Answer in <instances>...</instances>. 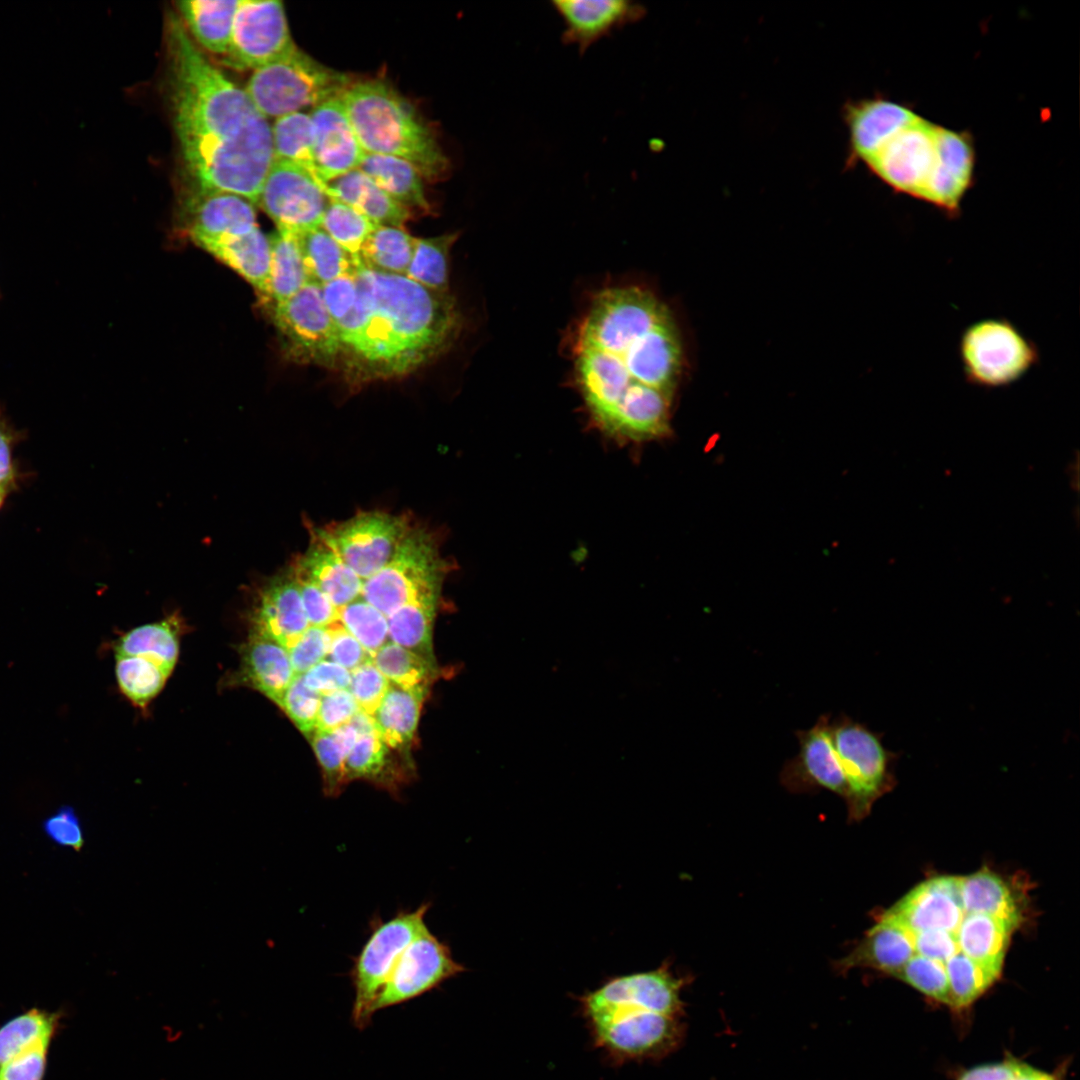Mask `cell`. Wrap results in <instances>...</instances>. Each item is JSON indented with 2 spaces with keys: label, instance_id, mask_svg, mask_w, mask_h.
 Listing matches in <instances>:
<instances>
[{
  "label": "cell",
  "instance_id": "6da1fadb",
  "mask_svg": "<svg viewBox=\"0 0 1080 1080\" xmlns=\"http://www.w3.org/2000/svg\"><path fill=\"white\" fill-rule=\"evenodd\" d=\"M575 382L608 438L640 444L671 431L682 347L674 319L650 291L610 287L592 299L573 345Z\"/></svg>",
  "mask_w": 1080,
  "mask_h": 1080
},
{
  "label": "cell",
  "instance_id": "7a4b0ae2",
  "mask_svg": "<svg viewBox=\"0 0 1080 1080\" xmlns=\"http://www.w3.org/2000/svg\"><path fill=\"white\" fill-rule=\"evenodd\" d=\"M166 43L172 122L186 172L197 191L233 193L258 204L274 161L271 126L173 13Z\"/></svg>",
  "mask_w": 1080,
  "mask_h": 1080
},
{
  "label": "cell",
  "instance_id": "3957f363",
  "mask_svg": "<svg viewBox=\"0 0 1080 1080\" xmlns=\"http://www.w3.org/2000/svg\"><path fill=\"white\" fill-rule=\"evenodd\" d=\"M355 280L356 301L336 324L338 365L353 380L406 375L438 355L456 335L458 314L446 293L363 266Z\"/></svg>",
  "mask_w": 1080,
  "mask_h": 1080
},
{
  "label": "cell",
  "instance_id": "277c9868",
  "mask_svg": "<svg viewBox=\"0 0 1080 1080\" xmlns=\"http://www.w3.org/2000/svg\"><path fill=\"white\" fill-rule=\"evenodd\" d=\"M690 982L665 961L654 970L609 978L577 996L594 1048L614 1066L658 1062L676 1052L686 1038L681 994Z\"/></svg>",
  "mask_w": 1080,
  "mask_h": 1080
},
{
  "label": "cell",
  "instance_id": "5b68a950",
  "mask_svg": "<svg viewBox=\"0 0 1080 1080\" xmlns=\"http://www.w3.org/2000/svg\"><path fill=\"white\" fill-rule=\"evenodd\" d=\"M340 98L365 153L402 158L430 181L446 174L448 160L435 136L392 87L379 80L351 82Z\"/></svg>",
  "mask_w": 1080,
  "mask_h": 1080
},
{
  "label": "cell",
  "instance_id": "8992f818",
  "mask_svg": "<svg viewBox=\"0 0 1080 1080\" xmlns=\"http://www.w3.org/2000/svg\"><path fill=\"white\" fill-rule=\"evenodd\" d=\"M351 84L297 47L251 74L245 92L266 118H279L339 97Z\"/></svg>",
  "mask_w": 1080,
  "mask_h": 1080
},
{
  "label": "cell",
  "instance_id": "52a82bcc",
  "mask_svg": "<svg viewBox=\"0 0 1080 1080\" xmlns=\"http://www.w3.org/2000/svg\"><path fill=\"white\" fill-rule=\"evenodd\" d=\"M958 354L966 381L986 389L1018 382L1040 361L1037 345L1003 317L970 323L960 335Z\"/></svg>",
  "mask_w": 1080,
  "mask_h": 1080
},
{
  "label": "cell",
  "instance_id": "ba28073f",
  "mask_svg": "<svg viewBox=\"0 0 1080 1080\" xmlns=\"http://www.w3.org/2000/svg\"><path fill=\"white\" fill-rule=\"evenodd\" d=\"M831 731L846 780L849 817L859 820L895 785L898 755L884 746L879 733L845 714L831 720Z\"/></svg>",
  "mask_w": 1080,
  "mask_h": 1080
},
{
  "label": "cell",
  "instance_id": "9c48e42d",
  "mask_svg": "<svg viewBox=\"0 0 1080 1080\" xmlns=\"http://www.w3.org/2000/svg\"><path fill=\"white\" fill-rule=\"evenodd\" d=\"M429 903L413 911H400L377 925L354 960L351 979L355 991L352 1019L359 1028L368 1025L372 1005L399 957L409 943L428 927L425 915Z\"/></svg>",
  "mask_w": 1080,
  "mask_h": 1080
},
{
  "label": "cell",
  "instance_id": "30bf717a",
  "mask_svg": "<svg viewBox=\"0 0 1080 1080\" xmlns=\"http://www.w3.org/2000/svg\"><path fill=\"white\" fill-rule=\"evenodd\" d=\"M273 308L275 324L294 357L324 367L338 365L339 332L324 304L320 285L308 282Z\"/></svg>",
  "mask_w": 1080,
  "mask_h": 1080
},
{
  "label": "cell",
  "instance_id": "8fae6325",
  "mask_svg": "<svg viewBox=\"0 0 1080 1080\" xmlns=\"http://www.w3.org/2000/svg\"><path fill=\"white\" fill-rule=\"evenodd\" d=\"M330 202L327 190L307 170L274 160L262 184L258 205L277 229L299 233L321 227Z\"/></svg>",
  "mask_w": 1080,
  "mask_h": 1080
},
{
  "label": "cell",
  "instance_id": "7c38bea8",
  "mask_svg": "<svg viewBox=\"0 0 1080 1080\" xmlns=\"http://www.w3.org/2000/svg\"><path fill=\"white\" fill-rule=\"evenodd\" d=\"M295 47L281 1L240 0L226 63L240 70H255Z\"/></svg>",
  "mask_w": 1080,
  "mask_h": 1080
},
{
  "label": "cell",
  "instance_id": "4fadbf2b",
  "mask_svg": "<svg viewBox=\"0 0 1080 1080\" xmlns=\"http://www.w3.org/2000/svg\"><path fill=\"white\" fill-rule=\"evenodd\" d=\"M937 127L919 116L864 165L894 192L920 200L936 161Z\"/></svg>",
  "mask_w": 1080,
  "mask_h": 1080
},
{
  "label": "cell",
  "instance_id": "5bb4252c",
  "mask_svg": "<svg viewBox=\"0 0 1080 1080\" xmlns=\"http://www.w3.org/2000/svg\"><path fill=\"white\" fill-rule=\"evenodd\" d=\"M464 970L452 957L449 946L427 928L399 957L372 1005V1014L418 997Z\"/></svg>",
  "mask_w": 1080,
  "mask_h": 1080
},
{
  "label": "cell",
  "instance_id": "9a60e30c",
  "mask_svg": "<svg viewBox=\"0 0 1080 1080\" xmlns=\"http://www.w3.org/2000/svg\"><path fill=\"white\" fill-rule=\"evenodd\" d=\"M798 753L785 761L781 784L792 793H811L824 789L846 796L845 776L834 747L830 714H822L813 726L795 731Z\"/></svg>",
  "mask_w": 1080,
  "mask_h": 1080
},
{
  "label": "cell",
  "instance_id": "2e32d148",
  "mask_svg": "<svg viewBox=\"0 0 1080 1080\" xmlns=\"http://www.w3.org/2000/svg\"><path fill=\"white\" fill-rule=\"evenodd\" d=\"M936 145V161L920 201L955 218L960 215L961 203L974 183V141L966 131L938 126Z\"/></svg>",
  "mask_w": 1080,
  "mask_h": 1080
},
{
  "label": "cell",
  "instance_id": "e0dca14e",
  "mask_svg": "<svg viewBox=\"0 0 1080 1080\" xmlns=\"http://www.w3.org/2000/svg\"><path fill=\"white\" fill-rule=\"evenodd\" d=\"M912 933L941 930L955 935L964 915L960 877L927 880L884 913Z\"/></svg>",
  "mask_w": 1080,
  "mask_h": 1080
},
{
  "label": "cell",
  "instance_id": "ac0fdd59",
  "mask_svg": "<svg viewBox=\"0 0 1080 1080\" xmlns=\"http://www.w3.org/2000/svg\"><path fill=\"white\" fill-rule=\"evenodd\" d=\"M314 128V160L321 182L359 168L365 155L339 97L331 98L313 108L310 114Z\"/></svg>",
  "mask_w": 1080,
  "mask_h": 1080
},
{
  "label": "cell",
  "instance_id": "d6986e66",
  "mask_svg": "<svg viewBox=\"0 0 1080 1080\" xmlns=\"http://www.w3.org/2000/svg\"><path fill=\"white\" fill-rule=\"evenodd\" d=\"M919 116L910 106L881 96L847 103L843 117L848 128L849 163L865 164Z\"/></svg>",
  "mask_w": 1080,
  "mask_h": 1080
},
{
  "label": "cell",
  "instance_id": "ffe728a7",
  "mask_svg": "<svg viewBox=\"0 0 1080 1080\" xmlns=\"http://www.w3.org/2000/svg\"><path fill=\"white\" fill-rule=\"evenodd\" d=\"M551 5L564 23L562 42L577 45L580 54L646 15L643 5L628 0H555Z\"/></svg>",
  "mask_w": 1080,
  "mask_h": 1080
},
{
  "label": "cell",
  "instance_id": "44dd1931",
  "mask_svg": "<svg viewBox=\"0 0 1080 1080\" xmlns=\"http://www.w3.org/2000/svg\"><path fill=\"white\" fill-rule=\"evenodd\" d=\"M253 620L255 633L287 650L309 627L297 584L287 566L260 588Z\"/></svg>",
  "mask_w": 1080,
  "mask_h": 1080
},
{
  "label": "cell",
  "instance_id": "7402d4cb",
  "mask_svg": "<svg viewBox=\"0 0 1080 1080\" xmlns=\"http://www.w3.org/2000/svg\"><path fill=\"white\" fill-rule=\"evenodd\" d=\"M189 204V234L201 248L243 235L257 225L254 204L239 195L197 191Z\"/></svg>",
  "mask_w": 1080,
  "mask_h": 1080
},
{
  "label": "cell",
  "instance_id": "603a6c76",
  "mask_svg": "<svg viewBox=\"0 0 1080 1080\" xmlns=\"http://www.w3.org/2000/svg\"><path fill=\"white\" fill-rule=\"evenodd\" d=\"M914 954L912 932L883 914L849 954L834 962L833 968L839 974L853 968H871L894 976Z\"/></svg>",
  "mask_w": 1080,
  "mask_h": 1080
},
{
  "label": "cell",
  "instance_id": "cb8c5ba5",
  "mask_svg": "<svg viewBox=\"0 0 1080 1080\" xmlns=\"http://www.w3.org/2000/svg\"><path fill=\"white\" fill-rule=\"evenodd\" d=\"M328 198L352 206L376 225L403 227L409 209L399 204L359 168L328 183Z\"/></svg>",
  "mask_w": 1080,
  "mask_h": 1080
},
{
  "label": "cell",
  "instance_id": "d4e9b609",
  "mask_svg": "<svg viewBox=\"0 0 1080 1080\" xmlns=\"http://www.w3.org/2000/svg\"><path fill=\"white\" fill-rule=\"evenodd\" d=\"M242 674L249 684L279 706L296 676L288 650L257 633L250 637L243 649Z\"/></svg>",
  "mask_w": 1080,
  "mask_h": 1080
},
{
  "label": "cell",
  "instance_id": "484cf974",
  "mask_svg": "<svg viewBox=\"0 0 1080 1080\" xmlns=\"http://www.w3.org/2000/svg\"><path fill=\"white\" fill-rule=\"evenodd\" d=\"M203 249L241 275L269 301L270 240L259 226Z\"/></svg>",
  "mask_w": 1080,
  "mask_h": 1080
},
{
  "label": "cell",
  "instance_id": "4316f807",
  "mask_svg": "<svg viewBox=\"0 0 1080 1080\" xmlns=\"http://www.w3.org/2000/svg\"><path fill=\"white\" fill-rule=\"evenodd\" d=\"M1015 928L1016 925L997 917L965 913L955 933L958 950L999 976Z\"/></svg>",
  "mask_w": 1080,
  "mask_h": 1080
},
{
  "label": "cell",
  "instance_id": "83f0119b",
  "mask_svg": "<svg viewBox=\"0 0 1080 1080\" xmlns=\"http://www.w3.org/2000/svg\"><path fill=\"white\" fill-rule=\"evenodd\" d=\"M240 0H181L176 7L187 33L206 50L225 55Z\"/></svg>",
  "mask_w": 1080,
  "mask_h": 1080
},
{
  "label": "cell",
  "instance_id": "f1b7e54d",
  "mask_svg": "<svg viewBox=\"0 0 1080 1080\" xmlns=\"http://www.w3.org/2000/svg\"><path fill=\"white\" fill-rule=\"evenodd\" d=\"M427 686L403 688L390 683L372 715L376 730L391 749L406 748L416 731Z\"/></svg>",
  "mask_w": 1080,
  "mask_h": 1080
},
{
  "label": "cell",
  "instance_id": "f546056e",
  "mask_svg": "<svg viewBox=\"0 0 1080 1080\" xmlns=\"http://www.w3.org/2000/svg\"><path fill=\"white\" fill-rule=\"evenodd\" d=\"M963 909L966 914H985L1006 920L1018 927L1022 905L1008 883L990 870L960 877Z\"/></svg>",
  "mask_w": 1080,
  "mask_h": 1080
},
{
  "label": "cell",
  "instance_id": "4dcf8cb0",
  "mask_svg": "<svg viewBox=\"0 0 1080 1080\" xmlns=\"http://www.w3.org/2000/svg\"><path fill=\"white\" fill-rule=\"evenodd\" d=\"M309 282L320 286L362 266L357 255L339 245L321 227L296 233Z\"/></svg>",
  "mask_w": 1080,
  "mask_h": 1080
},
{
  "label": "cell",
  "instance_id": "1f68e13d",
  "mask_svg": "<svg viewBox=\"0 0 1080 1080\" xmlns=\"http://www.w3.org/2000/svg\"><path fill=\"white\" fill-rule=\"evenodd\" d=\"M359 169L407 209H429L422 176L410 162L395 156L365 153Z\"/></svg>",
  "mask_w": 1080,
  "mask_h": 1080
},
{
  "label": "cell",
  "instance_id": "d6a6232c",
  "mask_svg": "<svg viewBox=\"0 0 1080 1080\" xmlns=\"http://www.w3.org/2000/svg\"><path fill=\"white\" fill-rule=\"evenodd\" d=\"M416 241L402 227L377 225L363 243L358 258L367 269L405 276Z\"/></svg>",
  "mask_w": 1080,
  "mask_h": 1080
},
{
  "label": "cell",
  "instance_id": "836d02e7",
  "mask_svg": "<svg viewBox=\"0 0 1080 1080\" xmlns=\"http://www.w3.org/2000/svg\"><path fill=\"white\" fill-rule=\"evenodd\" d=\"M269 301L273 306L297 293L309 280L297 235L279 230L270 238Z\"/></svg>",
  "mask_w": 1080,
  "mask_h": 1080
},
{
  "label": "cell",
  "instance_id": "e575fe53",
  "mask_svg": "<svg viewBox=\"0 0 1080 1080\" xmlns=\"http://www.w3.org/2000/svg\"><path fill=\"white\" fill-rule=\"evenodd\" d=\"M274 160L295 164L319 179L314 160V128L310 114L294 112L277 118L271 126ZM328 196V195H327Z\"/></svg>",
  "mask_w": 1080,
  "mask_h": 1080
},
{
  "label": "cell",
  "instance_id": "d590c367",
  "mask_svg": "<svg viewBox=\"0 0 1080 1080\" xmlns=\"http://www.w3.org/2000/svg\"><path fill=\"white\" fill-rule=\"evenodd\" d=\"M176 624L171 619H166L134 628L120 639L116 646V655L146 658L170 675L179 652Z\"/></svg>",
  "mask_w": 1080,
  "mask_h": 1080
},
{
  "label": "cell",
  "instance_id": "8d00e7d4",
  "mask_svg": "<svg viewBox=\"0 0 1080 1080\" xmlns=\"http://www.w3.org/2000/svg\"><path fill=\"white\" fill-rule=\"evenodd\" d=\"M63 1013L33 1007L0 1026V1065L28 1047L54 1040L62 1025Z\"/></svg>",
  "mask_w": 1080,
  "mask_h": 1080
},
{
  "label": "cell",
  "instance_id": "74e56055",
  "mask_svg": "<svg viewBox=\"0 0 1080 1080\" xmlns=\"http://www.w3.org/2000/svg\"><path fill=\"white\" fill-rule=\"evenodd\" d=\"M439 600L408 604L388 618L391 642L432 661V626Z\"/></svg>",
  "mask_w": 1080,
  "mask_h": 1080
},
{
  "label": "cell",
  "instance_id": "f35d334b",
  "mask_svg": "<svg viewBox=\"0 0 1080 1080\" xmlns=\"http://www.w3.org/2000/svg\"><path fill=\"white\" fill-rule=\"evenodd\" d=\"M455 239V234L417 238L413 256L405 276L429 290L446 293L448 286V255Z\"/></svg>",
  "mask_w": 1080,
  "mask_h": 1080
},
{
  "label": "cell",
  "instance_id": "ab89813d",
  "mask_svg": "<svg viewBox=\"0 0 1080 1080\" xmlns=\"http://www.w3.org/2000/svg\"><path fill=\"white\" fill-rule=\"evenodd\" d=\"M372 662L390 683L403 688L427 686L433 674L431 660L391 641L372 656Z\"/></svg>",
  "mask_w": 1080,
  "mask_h": 1080
},
{
  "label": "cell",
  "instance_id": "60d3db41",
  "mask_svg": "<svg viewBox=\"0 0 1080 1080\" xmlns=\"http://www.w3.org/2000/svg\"><path fill=\"white\" fill-rule=\"evenodd\" d=\"M337 610L338 621L371 656L389 642L388 617L364 598L363 590Z\"/></svg>",
  "mask_w": 1080,
  "mask_h": 1080
},
{
  "label": "cell",
  "instance_id": "b9f144b4",
  "mask_svg": "<svg viewBox=\"0 0 1080 1080\" xmlns=\"http://www.w3.org/2000/svg\"><path fill=\"white\" fill-rule=\"evenodd\" d=\"M115 671L120 690L141 707L160 692L169 676L156 663L138 656L116 655Z\"/></svg>",
  "mask_w": 1080,
  "mask_h": 1080
},
{
  "label": "cell",
  "instance_id": "7bdbcfd3",
  "mask_svg": "<svg viewBox=\"0 0 1080 1080\" xmlns=\"http://www.w3.org/2000/svg\"><path fill=\"white\" fill-rule=\"evenodd\" d=\"M944 965L949 984L948 1005L957 1009L973 1003L999 977L961 952L954 954Z\"/></svg>",
  "mask_w": 1080,
  "mask_h": 1080
},
{
  "label": "cell",
  "instance_id": "ee69618b",
  "mask_svg": "<svg viewBox=\"0 0 1080 1080\" xmlns=\"http://www.w3.org/2000/svg\"><path fill=\"white\" fill-rule=\"evenodd\" d=\"M388 747L379 734L358 736L356 743L344 762L345 782L365 779L383 787L396 790V786L386 770Z\"/></svg>",
  "mask_w": 1080,
  "mask_h": 1080
},
{
  "label": "cell",
  "instance_id": "f6af8a7d",
  "mask_svg": "<svg viewBox=\"0 0 1080 1080\" xmlns=\"http://www.w3.org/2000/svg\"><path fill=\"white\" fill-rule=\"evenodd\" d=\"M376 226L364 214L337 200H330L321 222L324 231L344 249L357 256Z\"/></svg>",
  "mask_w": 1080,
  "mask_h": 1080
},
{
  "label": "cell",
  "instance_id": "bcb514c9",
  "mask_svg": "<svg viewBox=\"0 0 1080 1080\" xmlns=\"http://www.w3.org/2000/svg\"><path fill=\"white\" fill-rule=\"evenodd\" d=\"M312 746L323 770L325 793L335 796L346 784L344 762L352 749V744L338 731H315Z\"/></svg>",
  "mask_w": 1080,
  "mask_h": 1080
},
{
  "label": "cell",
  "instance_id": "7dc6e473",
  "mask_svg": "<svg viewBox=\"0 0 1080 1080\" xmlns=\"http://www.w3.org/2000/svg\"><path fill=\"white\" fill-rule=\"evenodd\" d=\"M894 976L929 998L949 1004V984L943 963L914 954Z\"/></svg>",
  "mask_w": 1080,
  "mask_h": 1080
},
{
  "label": "cell",
  "instance_id": "c3c4849f",
  "mask_svg": "<svg viewBox=\"0 0 1080 1080\" xmlns=\"http://www.w3.org/2000/svg\"><path fill=\"white\" fill-rule=\"evenodd\" d=\"M321 695L308 688L301 678L295 676L286 689L280 707L305 735L315 731Z\"/></svg>",
  "mask_w": 1080,
  "mask_h": 1080
},
{
  "label": "cell",
  "instance_id": "681fc988",
  "mask_svg": "<svg viewBox=\"0 0 1080 1080\" xmlns=\"http://www.w3.org/2000/svg\"><path fill=\"white\" fill-rule=\"evenodd\" d=\"M351 673L348 690L352 694L358 709L373 715L384 698L390 682L378 670L372 659L361 664Z\"/></svg>",
  "mask_w": 1080,
  "mask_h": 1080
},
{
  "label": "cell",
  "instance_id": "f907efd6",
  "mask_svg": "<svg viewBox=\"0 0 1080 1080\" xmlns=\"http://www.w3.org/2000/svg\"><path fill=\"white\" fill-rule=\"evenodd\" d=\"M52 1040L40 1041L0 1065V1080H44Z\"/></svg>",
  "mask_w": 1080,
  "mask_h": 1080
},
{
  "label": "cell",
  "instance_id": "816d5d0a",
  "mask_svg": "<svg viewBox=\"0 0 1080 1080\" xmlns=\"http://www.w3.org/2000/svg\"><path fill=\"white\" fill-rule=\"evenodd\" d=\"M330 632L327 627L309 626L297 641L288 649L290 661L296 676H301L310 668L326 660L330 648Z\"/></svg>",
  "mask_w": 1080,
  "mask_h": 1080
},
{
  "label": "cell",
  "instance_id": "f5cc1de1",
  "mask_svg": "<svg viewBox=\"0 0 1080 1080\" xmlns=\"http://www.w3.org/2000/svg\"><path fill=\"white\" fill-rule=\"evenodd\" d=\"M358 710L348 689L321 695L315 731L332 732L349 723Z\"/></svg>",
  "mask_w": 1080,
  "mask_h": 1080
},
{
  "label": "cell",
  "instance_id": "db71d44e",
  "mask_svg": "<svg viewBox=\"0 0 1080 1080\" xmlns=\"http://www.w3.org/2000/svg\"><path fill=\"white\" fill-rule=\"evenodd\" d=\"M327 628L331 637L329 653L327 656L329 661H332L351 672L361 664L372 659V656L338 620Z\"/></svg>",
  "mask_w": 1080,
  "mask_h": 1080
},
{
  "label": "cell",
  "instance_id": "11a10c76",
  "mask_svg": "<svg viewBox=\"0 0 1080 1080\" xmlns=\"http://www.w3.org/2000/svg\"><path fill=\"white\" fill-rule=\"evenodd\" d=\"M43 830L47 837L59 846L80 851L84 845L79 818L70 806H62L46 818L43 822Z\"/></svg>",
  "mask_w": 1080,
  "mask_h": 1080
},
{
  "label": "cell",
  "instance_id": "9f6ffc18",
  "mask_svg": "<svg viewBox=\"0 0 1080 1080\" xmlns=\"http://www.w3.org/2000/svg\"><path fill=\"white\" fill-rule=\"evenodd\" d=\"M321 289L324 304L337 324L350 312L356 301L355 274L338 277L322 285Z\"/></svg>",
  "mask_w": 1080,
  "mask_h": 1080
},
{
  "label": "cell",
  "instance_id": "6f0895ef",
  "mask_svg": "<svg viewBox=\"0 0 1080 1080\" xmlns=\"http://www.w3.org/2000/svg\"><path fill=\"white\" fill-rule=\"evenodd\" d=\"M303 683L320 695L348 689L351 673L342 666L323 660L301 675Z\"/></svg>",
  "mask_w": 1080,
  "mask_h": 1080
},
{
  "label": "cell",
  "instance_id": "680465c9",
  "mask_svg": "<svg viewBox=\"0 0 1080 1080\" xmlns=\"http://www.w3.org/2000/svg\"><path fill=\"white\" fill-rule=\"evenodd\" d=\"M913 934L915 954L943 964L958 953L956 936L941 930L920 931Z\"/></svg>",
  "mask_w": 1080,
  "mask_h": 1080
},
{
  "label": "cell",
  "instance_id": "91938a15",
  "mask_svg": "<svg viewBox=\"0 0 1080 1080\" xmlns=\"http://www.w3.org/2000/svg\"><path fill=\"white\" fill-rule=\"evenodd\" d=\"M14 432L9 427L0 407V487L7 491L14 486L15 470L12 461Z\"/></svg>",
  "mask_w": 1080,
  "mask_h": 1080
},
{
  "label": "cell",
  "instance_id": "94428289",
  "mask_svg": "<svg viewBox=\"0 0 1080 1080\" xmlns=\"http://www.w3.org/2000/svg\"><path fill=\"white\" fill-rule=\"evenodd\" d=\"M1016 1063L1015 1059L1009 1058L1001 1063L979 1065L962 1073L957 1080H1010Z\"/></svg>",
  "mask_w": 1080,
  "mask_h": 1080
},
{
  "label": "cell",
  "instance_id": "6125c7cd",
  "mask_svg": "<svg viewBox=\"0 0 1080 1080\" xmlns=\"http://www.w3.org/2000/svg\"><path fill=\"white\" fill-rule=\"evenodd\" d=\"M349 724L357 731L358 736L376 733V724L372 715L358 710L349 721ZM378 733V732H377Z\"/></svg>",
  "mask_w": 1080,
  "mask_h": 1080
},
{
  "label": "cell",
  "instance_id": "be15d7a7",
  "mask_svg": "<svg viewBox=\"0 0 1080 1080\" xmlns=\"http://www.w3.org/2000/svg\"><path fill=\"white\" fill-rule=\"evenodd\" d=\"M1044 1073L1017 1061L1014 1075L1010 1080H1043Z\"/></svg>",
  "mask_w": 1080,
  "mask_h": 1080
},
{
  "label": "cell",
  "instance_id": "e7e4bbea",
  "mask_svg": "<svg viewBox=\"0 0 1080 1080\" xmlns=\"http://www.w3.org/2000/svg\"><path fill=\"white\" fill-rule=\"evenodd\" d=\"M7 492L8 491L6 489L0 487V507H1L3 501H4L5 497H6Z\"/></svg>",
  "mask_w": 1080,
  "mask_h": 1080
},
{
  "label": "cell",
  "instance_id": "03108f58",
  "mask_svg": "<svg viewBox=\"0 0 1080 1080\" xmlns=\"http://www.w3.org/2000/svg\"><path fill=\"white\" fill-rule=\"evenodd\" d=\"M1043 1080H1058L1056 1074L1044 1073Z\"/></svg>",
  "mask_w": 1080,
  "mask_h": 1080
},
{
  "label": "cell",
  "instance_id": "003e7915",
  "mask_svg": "<svg viewBox=\"0 0 1080 1080\" xmlns=\"http://www.w3.org/2000/svg\"><path fill=\"white\" fill-rule=\"evenodd\" d=\"M1 296H2V294H1V290H0V299H1Z\"/></svg>",
  "mask_w": 1080,
  "mask_h": 1080
}]
</instances>
